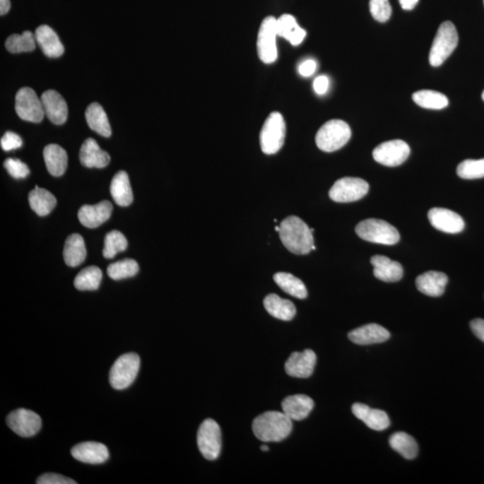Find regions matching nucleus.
Segmentation results:
<instances>
[{
	"label": "nucleus",
	"instance_id": "nucleus-1",
	"mask_svg": "<svg viewBox=\"0 0 484 484\" xmlns=\"http://www.w3.org/2000/svg\"><path fill=\"white\" fill-rule=\"evenodd\" d=\"M279 227L280 239L289 252L296 255H306L316 249L312 229L299 217H287Z\"/></svg>",
	"mask_w": 484,
	"mask_h": 484
},
{
	"label": "nucleus",
	"instance_id": "nucleus-2",
	"mask_svg": "<svg viewBox=\"0 0 484 484\" xmlns=\"http://www.w3.org/2000/svg\"><path fill=\"white\" fill-rule=\"evenodd\" d=\"M292 420L285 413L266 412L254 420L253 432L264 442H282L292 432Z\"/></svg>",
	"mask_w": 484,
	"mask_h": 484
},
{
	"label": "nucleus",
	"instance_id": "nucleus-3",
	"mask_svg": "<svg viewBox=\"0 0 484 484\" xmlns=\"http://www.w3.org/2000/svg\"><path fill=\"white\" fill-rule=\"evenodd\" d=\"M352 131L348 124L341 119H332L319 129L316 143L323 152L332 153L341 149L348 143Z\"/></svg>",
	"mask_w": 484,
	"mask_h": 484
},
{
	"label": "nucleus",
	"instance_id": "nucleus-4",
	"mask_svg": "<svg viewBox=\"0 0 484 484\" xmlns=\"http://www.w3.org/2000/svg\"><path fill=\"white\" fill-rule=\"evenodd\" d=\"M459 45V35L456 26L449 21L440 25L430 49L429 60L432 66H439L455 51Z\"/></svg>",
	"mask_w": 484,
	"mask_h": 484
},
{
	"label": "nucleus",
	"instance_id": "nucleus-5",
	"mask_svg": "<svg viewBox=\"0 0 484 484\" xmlns=\"http://www.w3.org/2000/svg\"><path fill=\"white\" fill-rule=\"evenodd\" d=\"M355 232L360 238L379 244L395 245L400 240L395 227L379 219L363 220L356 226Z\"/></svg>",
	"mask_w": 484,
	"mask_h": 484
},
{
	"label": "nucleus",
	"instance_id": "nucleus-6",
	"mask_svg": "<svg viewBox=\"0 0 484 484\" xmlns=\"http://www.w3.org/2000/svg\"><path fill=\"white\" fill-rule=\"evenodd\" d=\"M286 126L281 113L272 112L260 132V146L266 155H275L285 143Z\"/></svg>",
	"mask_w": 484,
	"mask_h": 484
},
{
	"label": "nucleus",
	"instance_id": "nucleus-7",
	"mask_svg": "<svg viewBox=\"0 0 484 484\" xmlns=\"http://www.w3.org/2000/svg\"><path fill=\"white\" fill-rule=\"evenodd\" d=\"M140 358L136 353H129L116 360L110 372V383L113 389L122 390L129 387L138 376Z\"/></svg>",
	"mask_w": 484,
	"mask_h": 484
},
{
	"label": "nucleus",
	"instance_id": "nucleus-8",
	"mask_svg": "<svg viewBox=\"0 0 484 484\" xmlns=\"http://www.w3.org/2000/svg\"><path fill=\"white\" fill-rule=\"evenodd\" d=\"M198 446L208 460L218 459L222 449V434L218 423L212 419L203 420L198 432Z\"/></svg>",
	"mask_w": 484,
	"mask_h": 484
},
{
	"label": "nucleus",
	"instance_id": "nucleus-9",
	"mask_svg": "<svg viewBox=\"0 0 484 484\" xmlns=\"http://www.w3.org/2000/svg\"><path fill=\"white\" fill-rule=\"evenodd\" d=\"M369 189L368 182L365 179L346 177L333 185L329 190V198L337 203L358 201L367 195Z\"/></svg>",
	"mask_w": 484,
	"mask_h": 484
},
{
	"label": "nucleus",
	"instance_id": "nucleus-10",
	"mask_svg": "<svg viewBox=\"0 0 484 484\" xmlns=\"http://www.w3.org/2000/svg\"><path fill=\"white\" fill-rule=\"evenodd\" d=\"M16 112L22 119L33 123L41 122L45 116L42 99L29 88H21L16 93Z\"/></svg>",
	"mask_w": 484,
	"mask_h": 484
},
{
	"label": "nucleus",
	"instance_id": "nucleus-11",
	"mask_svg": "<svg viewBox=\"0 0 484 484\" xmlns=\"http://www.w3.org/2000/svg\"><path fill=\"white\" fill-rule=\"evenodd\" d=\"M276 23L277 19L273 16H268L260 25L256 46L259 59L266 64L275 62L278 57L276 46V38L278 36Z\"/></svg>",
	"mask_w": 484,
	"mask_h": 484
},
{
	"label": "nucleus",
	"instance_id": "nucleus-12",
	"mask_svg": "<svg viewBox=\"0 0 484 484\" xmlns=\"http://www.w3.org/2000/svg\"><path fill=\"white\" fill-rule=\"evenodd\" d=\"M373 158L380 165L396 167L405 163L410 155L409 146L403 140H390L377 146Z\"/></svg>",
	"mask_w": 484,
	"mask_h": 484
},
{
	"label": "nucleus",
	"instance_id": "nucleus-13",
	"mask_svg": "<svg viewBox=\"0 0 484 484\" xmlns=\"http://www.w3.org/2000/svg\"><path fill=\"white\" fill-rule=\"evenodd\" d=\"M6 423L10 429L23 438L35 436L42 427V419L31 410L20 408L9 413Z\"/></svg>",
	"mask_w": 484,
	"mask_h": 484
},
{
	"label": "nucleus",
	"instance_id": "nucleus-14",
	"mask_svg": "<svg viewBox=\"0 0 484 484\" xmlns=\"http://www.w3.org/2000/svg\"><path fill=\"white\" fill-rule=\"evenodd\" d=\"M430 223L440 232L456 235L465 229V222L461 216L451 210L435 208L428 213Z\"/></svg>",
	"mask_w": 484,
	"mask_h": 484
},
{
	"label": "nucleus",
	"instance_id": "nucleus-15",
	"mask_svg": "<svg viewBox=\"0 0 484 484\" xmlns=\"http://www.w3.org/2000/svg\"><path fill=\"white\" fill-rule=\"evenodd\" d=\"M316 362V353L312 350L295 352L287 360L285 372L293 378L307 379L312 375Z\"/></svg>",
	"mask_w": 484,
	"mask_h": 484
},
{
	"label": "nucleus",
	"instance_id": "nucleus-16",
	"mask_svg": "<svg viewBox=\"0 0 484 484\" xmlns=\"http://www.w3.org/2000/svg\"><path fill=\"white\" fill-rule=\"evenodd\" d=\"M45 116L56 125H62L68 119L69 110L61 95L54 90H48L41 97Z\"/></svg>",
	"mask_w": 484,
	"mask_h": 484
},
{
	"label": "nucleus",
	"instance_id": "nucleus-17",
	"mask_svg": "<svg viewBox=\"0 0 484 484\" xmlns=\"http://www.w3.org/2000/svg\"><path fill=\"white\" fill-rule=\"evenodd\" d=\"M71 455L78 461L100 465L109 459V450L105 445L98 442H83L78 444L71 450Z\"/></svg>",
	"mask_w": 484,
	"mask_h": 484
},
{
	"label": "nucleus",
	"instance_id": "nucleus-18",
	"mask_svg": "<svg viewBox=\"0 0 484 484\" xmlns=\"http://www.w3.org/2000/svg\"><path fill=\"white\" fill-rule=\"evenodd\" d=\"M112 209V205L109 201L100 202L95 206H83L78 211V219L86 228H97L110 219Z\"/></svg>",
	"mask_w": 484,
	"mask_h": 484
},
{
	"label": "nucleus",
	"instance_id": "nucleus-19",
	"mask_svg": "<svg viewBox=\"0 0 484 484\" xmlns=\"http://www.w3.org/2000/svg\"><path fill=\"white\" fill-rule=\"evenodd\" d=\"M370 262L374 268V276L380 281L395 283L402 279L403 269L401 264L380 255L373 256Z\"/></svg>",
	"mask_w": 484,
	"mask_h": 484
},
{
	"label": "nucleus",
	"instance_id": "nucleus-20",
	"mask_svg": "<svg viewBox=\"0 0 484 484\" xmlns=\"http://www.w3.org/2000/svg\"><path fill=\"white\" fill-rule=\"evenodd\" d=\"M348 337L356 345L369 346L386 342L389 339L390 333L378 324H368L350 331Z\"/></svg>",
	"mask_w": 484,
	"mask_h": 484
},
{
	"label": "nucleus",
	"instance_id": "nucleus-21",
	"mask_svg": "<svg viewBox=\"0 0 484 484\" xmlns=\"http://www.w3.org/2000/svg\"><path fill=\"white\" fill-rule=\"evenodd\" d=\"M80 162L86 168H105L111 162V156L103 151L95 139L88 138L83 142L79 155Z\"/></svg>",
	"mask_w": 484,
	"mask_h": 484
},
{
	"label": "nucleus",
	"instance_id": "nucleus-22",
	"mask_svg": "<svg viewBox=\"0 0 484 484\" xmlns=\"http://www.w3.org/2000/svg\"><path fill=\"white\" fill-rule=\"evenodd\" d=\"M352 412L357 419L362 420L370 429L382 430L389 428L390 420L384 411L372 409L363 403H356L352 407Z\"/></svg>",
	"mask_w": 484,
	"mask_h": 484
},
{
	"label": "nucleus",
	"instance_id": "nucleus-23",
	"mask_svg": "<svg viewBox=\"0 0 484 484\" xmlns=\"http://www.w3.org/2000/svg\"><path fill=\"white\" fill-rule=\"evenodd\" d=\"M36 42L41 47L42 51L49 58H59L64 53V46L58 35L48 25H41L36 29Z\"/></svg>",
	"mask_w": 484,
	"mask_h": 484
},
{
	"label": "nucleus",
	"instance_id": "nucleus-24",
	"mask_svg": "<svg viewBox=\"0 0 484 484\" xmlns=\"http://www.w3.org/2000/svg\"><path fill=\"white\" fill-rule=\"evenodd\" d=\"M449 278L445 273L438 271H429L417 277L416 286L423 295L430 297L442 296Z\"/></svg>",
	"mask_w": 484,
	"mask_h": 484
},
{
	"label": "nucleus",
	"instance_id": "nucleus-25",
	"mask_svg": "<svg viewBox=\"0 0 484 484\" xmlns=\"http://www.w3.org/2000/svg\"><path fill=\"white\" fill-rule=\"evenodd\" d=\"M314 401L306 395H295L286 397L282 403L283 413L290 420H302L309 416L313 410Z\"/></svg>",
	"mask_w": 484,
	"mask_h": 484
},
{
	"label": "nucleus",
	"instance_id": "nucleus-26",
	"mask_svg": "<svg viewBox=\"0 0 484 484\" xmlns=\"http://www.w3.org/2000/svg\"><path fill=\"white\" fill-rule=\"evenodd\" d=\"M276 29L277 35L287 40L293 46L300 45L307 35L305 30L300 28L297 23L295 16L290 15L280 16L277 19Z\"/></svg>",
	"mask_w": 484,
	"mask_h": 484
},
{
	"label": "nucleus",
	"instance_id": "nucleus-27",
	"mask_svg": "<svg viewBox=\"0 0 484 484\" xmlns=\"http://www.w3.org/2000/svg\"><path fill=\"white\" fill-rule=\"evenodd\" d=\"M47 170L52 176L59 177L64 175L68 167V153L64 149L55 143L47 146L43 151Z\"/></svg>",
	"mask_w": 484,
	"mask_h": 484
},
{
	"label": "nucleus",
	"instance_id": "nucleus-28",
	"mask_svg": "<svg viewBox=\"0 0 484 484\" xmlns=\"http://www.w3.org/2000/svg\"><path fill=\"white\" fill-rule=\"evenodd\" d=\"M264 306L273 318L283 321H290L296 315L295 306L290 300L280 298L273 293L266 297L264 300Z\"/></svg>",
	"mask_w": 484,
	"mask_h": 484
},
{
	"label": "nucleus",
	"instance_id": "nucleus-29",
	"mask_svg": "<svg viewBox=\"0 0 484 484\" xmlns=\"http://www.w3.org/2000/svg\"><path fill=\"white\" fill-rule=\"evenodd\" d=\"M63 256L66 266L76 268L85 261L86 249L85 240L81 235L74 233L66 240Z\"/></svg>",
	"mask_w": 484,
	"mask_h": 484
},
{
	"label": "nucleus",
	"instance_id": "nucleus-30",
	"mask_svg": "<svg viewBox=\"0 0 484 484\" xmlns=\"http://www.w3.org/2000/svg\"><path fill=\"white\" fill-rule=\"evenodd\" d=\"M85 119L89 128L99 135L109 138L112 135V128L108 117L101 105L93 102L88 106L85 112Z\"/></svg>",
	"mask_w": 484,
	"mask_h": 484
},
{
	"label": "nucleus",
	"instance_id": "nucleus-31",
	"mask_svg": "<svg viewBox=\"0 0 484 484\" xmlns=\"http://www.w3.org/2000/svg\"><path fill=\"white\" fill-rule=\"evenodd\" d=\"M111 194L117 205L129 206L133 202V192L128 173L120 171L113 177Z\"/></svg>",
	"mask_w": 484,
	"mask_h": 484
},
{
	"label": "nucleus",
	"instance_id": "nucleus-32",
	"mask_svg": "<svg viewBox=\"0 0 484 484\" xmlns=\"http://www.w3.org/2000/svg\"><path fill=\"white\" fill-rule=\"evenodd\" d=\"M28 199L30 206L40 216H48L57 205L55 196L38 186H35V189L30 192Z\"/></svg>",
	"mask_w": 484,
	"mask_h": 484
},
{
	"label": "nucleus",
	"instance_id": "nucleus-33",
	"mask_svg": "<svg viewBox=\"0 0 484 484\" xmlns=\"http://www.w3.org/2000/svg\"><path fill=\"white\" fill-rule=\"evenodd\" d=\"M273 280L280 288L295 298L302 300L308 296L305 283L292 273H277L273 276Z\"/></svg>",
	"mask_w": 484,
	"mask_h": 484
},
{
	"label": "nucleus",
	"instance_id": "nucleus-34",
	"mask_svg": "<svg viewBox=\"0 0 484 484\" xmlns=\"http://www.w3.org/2000/svg\"><path fill=\"white\" fill-rule=\"evenodd\" d=\"M390 447L406 459H415L418 455V445L412 436L406 432H396L389 439Z\"/></svg>",
	"mask_w": 484,
	"mask_h": 484
},
{
	"label": "nucleus",
	"instance_id": "nucleus-35",
	"mask_svg": "<svg viewBox=\"0 0 484 484\" xmlns=\"http://www.w3.org/2000/svg\"><path fill=\"white\" fill-rule=\"evenodd\" d=\"M413 102L422 108L442 110L449 105V99L443 93L432 90H420L413 95Z\"/></svg>",
	"mask_w": 484,
	"mask_h": 484
},
{
	"label": "nucleus",
	"instance_id": "nucleus-36",
	"mask_svg": "<svg viewBox=\"0 0 484 484\" xmlns=\"http://www.w3.org/2000/svg\"><path fill=\"white\" fill-rule=\"evenodd\" d=\"M102 279V270L97 266H88L76 276L74 285L79 290H95Z\"/></svg>",
	"mask_w": 484,
	"mask_h": 484
},
{
	"label": "nucleus",
	"instance_id": "nucleus-37",
	"mask_svg": "<svg viewBox=\"0 0 484 484\" xmlns=\"http://www.w3.org/2000/svg\"><path fill=\"white\" fill-rule=\"evenodd\" d=\"M36 43L35 35L25 31L22 35L9 36L6 42V48L11 53L30 52L35 51Z\"/></svg>",
	"mask_w": 484,
	"mask_h": 484
},
{
	"label": "nucleus",
	"instance_id": "nucleus-38",
	"mask_svg": "<svg viewBox=\"0 0 484 484\" xmlns=\"http://www.w3.org/2000/svg\"><path fill=\"white\" fill-rule=\"evenodd\" d=\"M138 271V264L134 259H124L113 263L107 269L108 276L115 281L135 276Z\"/></svg>",
	"mask_w": 484,
	"mask_h": 484
},
{
	"label": "nucleus",
	"instance_id": "nucleus-39",
	"mask_svg": "<svg viewBox=\"0 0 484 484\" xmlns=\"http://www.w3.org/2000/svg\"><path fill=\"white\" fill-rule=\"evenodd\" d=\"M126 248H128V240L126 237L119 231H112L105 237L103 256L108 259H113L117 254L125 252Z\"/></svg>",
	"mask_w": 484,
	"mask_h": 484
},
{
	"label": "nucleus",
	"instance_id": "nucleus-40",
	"mask_svg": "<svg viewBox=\"0 0 484 484\" xmlns=\"http://www.w3.org/2000/svg\"><path fill=\"white\" fill-rule=\"evenodd\" d=\"M457 175L465 179L484 178V158L480 160H466L456 169Z\"/></svg>",
	"mask_w": 484,
	"mask_h": 484
},
{
	"label": "nucleus",
	"instance_id": "nucleus-41",
	"mask_svg": "<svg viewBox=\"0 0 484 484\" xmlns=\"http://www.w3.org/2000/svg\"><path fill=\"white\" fill-rule=\"evenodd\" d=\"M370 10L373 18L380 23L389 21L392 14L389 0H370Z\"/></svg>",
	"mask_w": 484,
	"mask_h": 484
},
{
	"label": "nucleus",
	"instance_id": "nucleus-42",
	"mask_svg": "<svg viewBox=\"0 0 484 484\" xmlns=\"http://www.w3.org/2000/svg\"><path fill=\"white\" fill-rule=\"evenodd\" d=\"M4 166L9 175L15 179H25L30 175L28 166L18 159H6Z\"/></svg>",
	"mask_w": 484,
	"mask_h": 484
},
{
	"label": "nucleus",
	"instance_id": "nucleus-43",
	"mask_svg": "<svg viewBox=\"0 0 484 484\" xmlns=\"http://www.w3.org/2000/svg\"><path fill=\"white\" fill-rule=\"evenodd\" d=\"M0 145H1V148L4 151H11V150L21 148L23 140L16 133L8 131L2 136Z\"/></svg>",
	"mask_w": 484,
	"mask_h": 484
},
{
	"label": "nucleus",
	"instance_id": "nucleus-44",
	"mask_svg": "<svg viewBox=\"0 0 484 484\" xmlns=\"http://www.w3.org/2000/svg\"><path fill=\"white\" fill-rule=\"evenodd\" d=\"M36 483L38 484H76V480L68 477L58 475V473H45L39 477Z\"/></svg>",
	"mask_w": 484,
	"mask_h": 484
},
{
	"label": "nucleus",
	"instance_id": "nucleus-45",
	"mask_svg": "<svg viewBox=\"0 0 484 484\" xmlns=\"http://www.w3.org/2000/svg\"><path fill=\"white\" fill-rule=\"evenodd\" d=\"M329 88V79L328 76H319L313 83L314 91L318 93L319 95H325L328 92Z\"/></svg>",
	"mask_w": 484,
	"mask_h": 484
},
{
	"label": "nucleus",
	"instance_id": "nucleus-46",
	"mask_svg": "<svg viewBox=\"0 0 484 484\" xmlns=\"http://www.w3.org/2000/svg\"><path fill=\"white\" fill-rule=\"evenodd\" d=\"M316 69L317 63L315 60L308 59L300 65L299 73L302 76H310L315 73Z\"/></svg>",
	"mask_w": 484,
	"mask_h": 484
},
{
	"label": "nucleus",
	"instance_id": "nucleus-47",
	"mask_svg": "<svg viewBox=\"0 0 484 484\" xmlns=\"http://www.w3.org/2000/svg\"><path fill=\"white\" fill-rule=\"evenodd\" d=\"M471 330L475 334L477 338L484 343V320L482 319H476L472 320L470 323Z\"/></svg>",
	"mask_w": 484,
	"mask_h": 484
},
{
	"label": "nucleus",
	"instance_id": "nucleus-48",
	"mask_svg": "<svg viewBox=\"0 0 484 484\" xmlns=\"http://www.w3.org/2000/svg\"><path fill=\"white\" fill-rule=\"evenodd\" d=\"M419 0H399L403 10H413L418 4Z\"/></svg>",
	"mask_w": 484,
	"mask_h": 484
},
{
	"label": "nucleus",
	"instance_id": "nucleus-49",
	"mask_svg": "<svg viewBox=\"0 0 484 484\" xmlns=\"http://www.w3.org/2000/svg\"><path fill=\"white\" fill-rule=\"evenodd\" d=\"M10 6V0H0V15H6L9 11Z\"/></svg>",
	"mask_w": 484,
	"mask_h": 484
},
{
	"label": "nucleus",
	"instance_id": "nucleus-50",
	"mask_svg": "<svg viewBox=\"0 0 484 484\" xmlns=\"http://www.w3.org/2000/svg\"><path fill=\"white\" fill-rule=\"evenodd\" d=\"M260 449H261L263 452H268L269 450V447L268 446L263 445L260 447Z\"/></svg>",
	"mask_w": 484,
	"mask_h": 484
},
{
	"label": "nucleus",
	"instance_id": "nucleus-51",
	"mask_svg": "<svg viewBox=\"0 0 484 484\" xmlns=\"http://www.w3.org/2000/svg\"><path fill=\"white\" fill-rule=\"evenodd\" d=\"M482 97H483V101H484V91H483V93Z\"/></svg>",
	"mask_w": 484,
	"mask_h": 484
},
{
	"label": "nucleus",
	"instance_id": "nucleus-52",
	"mask_svg": "<svg viewBox=\"0 0 484 484\" xmlns=\"http://www.w3.org/2000/svg\"><path fill=\"white\" fill-rule=\"evenodd\" d=\"M483 3H484V0H483Z\"/></svg>",
	"mask_w": 484,
	"mask_h": 484
}]
</instances>
